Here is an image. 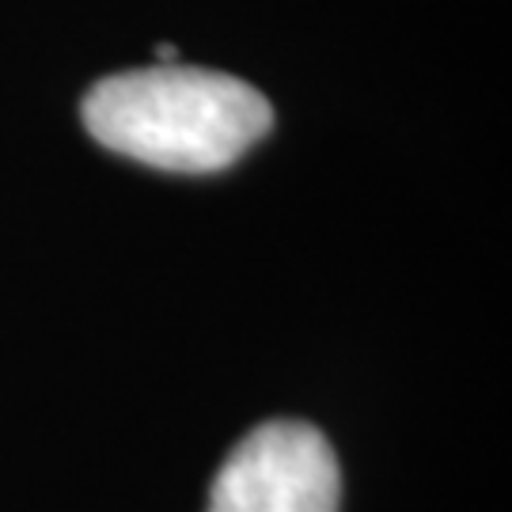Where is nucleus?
I'll use <instances>...</instances> for the list:
<instances>
[{
	"instance_id": "obj_1",
	"label": "nucleus",
	"mask_w": 512,
	"mask_h": 512,
	"mask_svg": "<svg viewBox=\"0 0 512 512\" xmlns=\"http://www.w3.org/2000/svg\"><path fill=\"white\" fill-rule=\"evenodd\" d=\"M80 114L110 152L186 175L236 164L274 126L266 95L251 84L179 61L99 80Z\"/></svg>"
},
{
	"instance_id": "obj_2",
	"label": "nucleus",
	"mask_w": 512,
	"mask_h": 512,
	"mask_svg": "<svg viewBox=\"0 0 512 512\" xmlns=\"http://www.w3.org/2000/svg\"><path fill=\"white\" fill-rule=\"evenodd\" d=\"M342 475L327 437L304 421H266L220 463L205 512H338Z\"/></svg>"
}]
</instances>
